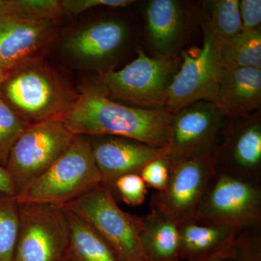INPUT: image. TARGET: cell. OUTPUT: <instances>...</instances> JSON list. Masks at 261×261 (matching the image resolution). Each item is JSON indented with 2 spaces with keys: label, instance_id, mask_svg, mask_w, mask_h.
<instances>
[{
  "label": "cell",
  "instance_id": "7402d4cb",
  "mask_svg": "<svg viewBox=\"0 0 261 261\" xmlns=\"http://www.w3.org/2000/svg\"><path fill=\"white\" fill-rule=\"evenodd\" d=\"M211 29L221 39L243 32L239 0H210L203 3Z\"/></svg>",
  "mask_w": 261,
  "mask_h": 261
},
{
  "label": "cell",
  "instance_id": "d6986e66",
  "mask_svg": "<svg viewBox=\"0 0 261 261\" xmlns=\"http://www.w3.org/2000/svg\"><path fill=\"white\" fill-rule=\"evenodd\" d=\"M180 260L192 261L224 251L238 231L227 226L199 224L193 220L178 224Z\"/></svg>",
  "mask_w": 261,
  "mask_h": 261
},
{
  "label": "cell",
  "instance_id": "5b68a950",
  "mask_svg": "<svg viewBox=\"0 0 261 261\" xmlns=\"http://www.w3.org/2000/svg\"><path fill=\"white\" fill-rule=\"evenodd\" d=\"M193 221L238 233L261 229V184L215 171Z\"/></svg>",
  "mask_w": 261,
  "mask_h": 261
},
{
  "label": "cell",
  "instance_id": "2e32d148",
  "mask_svg": "<svg viewBox=\"0 0 261 261\" xmlns=\"http://www.w3.org/2000/svg\"><path fill=\"white\" fill-rule=\"evenodd\" d=\"M185 5L176 0H151L145 8L146 32L157 57L176 58L190 25Z\"/></svg>",
  "mask_w": 261,
  "mask_h": 261
},
{
  "label": "cell",
  "instance_id": "3957f363",
  "mask_svg": "<svg viewBox=\"0 0 261 261\" xmlns=\"http://www.w3.org/2000/svg\"><path fill=\"white\" fill-rule=\"evenodd\" d=\"M102 182L90 141L77 135L64 153L16 198L20 204L65 206Z\"/></svg>",
  "mask_w": 261,
  "mask_h": 261
},
{
  "label": "cell",
  "instance_id": "44dd1931",
  "mask_svg": "<svg viewBox=\"0 0 261 261\" xmlns=\"http://www.w3.org/2000/svg\"><path fill=\"white\" fill-rule=\"evenodd\" d=\"M221 56L227 69H261L260 28L242 32L230 39H221Z\"/></svg>",
  "mask_w": 261,
  "mask_h": 261
},
{
  "label": "cell",
  "instance_id": "52a82bcc",
  "mask_svg": "<svg viewBox=\"0 0 261 261\" xmlns=\"http://www.w3.org/2000/svg\"><path fill=\"white\" fill-rule=\"evenodd\" d=\"M74 137L58 118L27 126L10 149L5 166L14 185L15 197L64 153Z\"/></svg>",
  "mask_w": 261,
  "mask_h": 261
},
{
  "label": "cell",
  "instance_id": "8992f818",
  "mask_svg": "<svg viewBox=\"0 0 261 261\" xmlns=\"http://www.w3.org/2000/svg\"><path fill=\"white\" fill-rule=\"evenodd\" d=\"M202 47L195 54L182 51L179 69L168 89L166 108L171 114L198 101L215 102L227 68L221 56V39L207 17L202 20Z\"/></svg>",
  "mask_w": 261,
  "mask_h": 261
},
{
  "label": "cell",
  "instance_id": "d590c367",
  "mask_svg": "<svg viewBox=\"0 0 261 261\" xmlns=\"http://www.w3.org/2000/svg\"><path fill=\"white\" fill-rule=\"evenodd\" d=\"M147 261H148V260H147Z\"/></svg>",
  "mask_w": 261,
  "mask_h": 261
},
{
  "label": "cell",
  "instance_id": "4fadbf2b",
  "mask_svg": "<svg viewBox=\"0 0 261 261\" xmlns=\"http://www.w3.org/2000/svg\"><path fill=\"white\" fill-rule=\"evenodd\" d=\"M211 158L216 171L261 184L260 116L226 125Z\"/></svg>",
  "mask_w": 261,
  "mask_h": 261
},
{
  "label": "cell",
  "instance_id": "5bb4252c",
  "mask_svg": "<svg viewBox=\"0 0 261 261\" xmlns=\"http://www.w3.org/2000/svg\"><path fill=\"white\" fill-rule=\"evenodd\" d=\"M128 34V27L121 20H99L72 34L65 49L77 61L106 73V66L121 51Z\"/></svg>",
  "mask_w": 261,
  "mask_h": 261
},
{
  "label": "cell",
  "instance_id": "d4e9b609",
  "mask_svg": "<svg viewBox=\"0 0 261 261\" xmlns=\"http://www.w3.org/2000/svg\"><path fill=\"white\" fill-rule=\"evenodd\" d=\"M224 261H261V229L237 233Z\"/></svg>",
  "mask_w": 261,
  "mask_h": 261
},
{
  "label": "cell",
  "instance_id": "9a60e30c",
  "mask_svg": "<svg viewBox=\"0 0 261 261\" xmlns=\"http://www.w3.org/2000/svg\"><path fill=\"white\" fill-rule=\"evenodd\" d=\"M91 142L94 162L103 182L110 186L117 178L139 173L149 161L168 154L167 149L118 137H95Z\"/></svg>",
  "mask_w": 261,
  "mask_h": 261
},
{
  "label": "cell",
  "instance_id": "cb8c5ba5",
  "mask_svg": "<svg viewBox=\"0 0 261 261\" xmlns=\"http://www.w3.org/2000/svg\"><path fill=\"white\" fill-rule=\"evenodd\" d=\"M28 125L3 98L0 99V164L5 167L10 149Z\"/></svg>",
  "mask_w": 261,
  "mask_h": 261
},
{
  "label": "cell",
  "instance_id": "4316f807",
  "mask_svg": "<svg viewBox=\"0 0 261 261\" xmlns=\"http://www.w3.org/2000/svg\"><path fill=\"white\" fill-rule=\"evenodd\" d=\"M171 167V163L168 154H163L149 161L140 170L139 174L147 187L153 188L156 192H161L167 185Z\"/></svg>",
  "mask_w": 261,
  "mask_h": 261
},
{
  "label": "cell",
  "instance_id": "277c9868",
  "mask_svg": "<svg viewBox=\"0 0 261 261\" xmlns=\"http://www.w3.org/2000/svg\"><path fill=\"white\" fill-rule=\"evenodd\" d=\"M89 225L121 261H147L141 245V220L121 210L104 182L63 206Z\"/></svg>",
  "mask_w": 261,
  "mask_h": 261
},
{
  "label": "cell",
  "instance_id": "30bf717a",
  "mask_svg": "<svg viewBox=\"0 0 261 261\" xmlns=\"http://www.w3.org/2000/svg\"><path fill=\"white\" fill-rule=\"evenodd\" d=\"M166 188L156 192L150 207L161 211L178 224L193 220L216 171L211 154L172 161Z\"/></svg>",
  "mask_w": 261,
  "mask_h": 261
},
{
  "label": "cell",
  "instance_id": "9c48e42d",
  "mask_svg": "<svg viewBox=\"0 0 261 261\" xmlns=\"http://www.w3.org/2000/svg\"><path fill=\"white\" fill-rule=\"evenodd\" d=\"M63 206L20 204V226L14 261H61L70 242Z\"/></svg>",
  "mask_w": 261,
  "mask_h": 261
},
{
  "label": "cell",
  "instance_id": "e575fe53",
  "mask_svg": "<svg viewBox=\"0 0 261 261\" xmlns=\"http://www.w3.org/2000/svg\"><path fill=\"white\" fill-rule=\"evenodd\" d=\"M2 85H3V84H0V99L3 98V94H2Z\"/></svg>",
  "mask_w": 261,
  "mask_h": 261
},
{
  "label": "cell",
  "instance_id": "1f68e13d",
  "mask_svg": "<svg viewBox=\"0 0 261 261\" xmlns=\"http://www.w3.org/2000/svg\"><path fill=\"white\" fill-rule=\"evenodd\" d=\"M228 248L225 250L224 251L219 252V253L215 254V255H210V256L202 257V258L197 259V260L192 261H224L225 255H226V252L227 251Z\"/></svg>",
  "mask_w": 261,
  "mask_h": 261
},
{
  "label": "cell",
  "instance_id": "ba28073f",
  "mask_svg": "<svg viewBox=\"0 0 261 261\" xmlns=\"http://www.w3.org/2000/svg\"><path fill=\"white\" fill-rule=\"evenodd\" d=\"M181 65L179 58H150L142 50L121 70L102 73L108 94L144 107H166L168 89Z\"/></svg>",
  "mask_w": 261,
  "mask_h": 261
},
{
  "label": "cell",
  "instance_id": "83f0119b",
  "mask_svg": "<svg viewBox=\"0 0 261 261\" xmlns=\"http://www.w3.org/2000/svg\"><path fill=\"white\" fill-rule=\"evenodd\" d=\"M135 3L132 0H63L61 6L63 12L78 15L87 10L99 7L125 8Z\"/></svg>",
  "mask_w": 261,
  "mask_h": 261
},
{
  "label": "cell",
  "instance_id": "8fae6325",
  "mask_svg": "<svg viewBox=\"0 0 261 261\" xmlns=\"http://www.w3.org/2000/svg\"><path fill=\"white\" fill-rule=\"evenodd\" d=\"M214 102L198 101L172 114L167 152L171 162L212 154L226 123Z\"/></svg>",
  "mask_w": 261,
  "mask_h": 261
},
{
  "label": "cell",
  "instance_id": "ac0fdd59",
  "mask_svg": "<svg viewBox=\"0 0 261 261\" xmlns=\"http://www.w3.org/2000/svg\"><path fill=\"white\" fill-rule=\"evenodd\" d=\"M140 220L141 245L147 260L181 261L178 223L152 207Z\"/></svg>",
  "mask_w": 261,
  "mask_h": 261
},
{
  "label": "cell",
  "instance_id": "e0dca14e",
  "mask_svg": "<svg viewBox=\"0 0 261 261\" xmlns=\"http://www.w3.org/2000/svg\"><path fill=\"white\" fill-rule=\"evenodd\" d=\"M225 118H248L261 105V69L226 70L214 102Z\"/></svg>",
  "mask_w": 261,
  "mask_h": 261
},
{
  "label": "cell",
  "instance_id": "6da1fadb",
  "mask_svg": "<svg viewBox=\"0 0 261 261\" xmlns=\"http://www.w3.org/2000/svg\"><path fill=\"white\" fill-rule=\"evenodd\" d=\"M58 119L74 136L124 137L167 149L172 114L166 108L129 107L89 90Z\"/></svg>",
  "mask_w": 261,
  "mask_h": 261
},
{
  "label": "cell",
  "instance_id": "7c38bea8",
  "mask_svg": "<svg viewBox=\"0 0 261 261\" xmlns=\"http://www.w3.org/2000/svg\"><path fill=\"white\" fill-rule=\"evenodd\" d=\"M56 20L25 15L0 16V67L11 72L42 61L54 40Z\"/></svg>",
  "mask_w": 261,
  "mask_h": 261
},
{
  "label": "cell",
  "instance_id": "ffe728a7",
  "mask_svg": "<svg viewBox=\"0 0 261 261\" xmlns=\"http://www.w3.org/2000/svg\"><path fill=\"white\" fill-rule=\"evenodd\" d=\"M66 211L70 229L66 255L70 261H121L94 229L75 215Z\"/></svg>",
  "mask_w": 261,
  "mask_h": 261
},
{
  "label": "cell",
  "instance_id": "484cf974",
  "mask_svg": "<svg viewBox=\"0 0 261 261\" xmlns=\"http://www.w3.org/2000/svg\"><path fill=\"white\" fill-rule=\"evenodd\" d=\"M111 185L120 198L128 205L139 206L144 203L147 196V185L139 173H128L117 178Z\"/></svg>",
  "mask_w": 261,
  "mask_h": 261
},
{
  "label": "cell",
  "instance_id": "f1b7e54d",
  "mask_svg": "<svg viewBox=\"0 0 261 261\" xmlns=\"http://www.w3.org/2000/svg\"><path fill=\"white\" fill-rule=\"evenodd\" d=\"M243 32L260 28V0H242L240 1Z\"/></svg>",
  "mask_w": 261,
  "mask_h": 261
},
{
  "label": "cell",
  "instance_id": "d6a6232c",
  "mask_svg": "<svg viewBox=\"0 0 261 261\" xmlns=\"http://www.w3.org/2000/svg\"><path fill=\"white\" fill-rule=\"evenodd\" d=\"M10 72L0 67V84H3L5 81L8 80Z\"/></svg>",
  "mask_w": 261,
  "mask_h": 261
},
{
  "label": "cell",
  "instance_id": "4dcf8cb0",
  "mask_svg": "<svg viewBox=\"0 0 261 261\" xmlns=\"http://www.w3.org/2000/svg\"><path fill=\"white\" fill-rule=\"evenodd\" d=\"M0 195L15 196L14 185L6 167L0 164Z\"/></svg>",
  "mask_w": 261,
  "mask_h": 261
},
{
  "label": "cell",
  "instance_id": "603a6c76",
  "mask_svg": "<svg viewBox=\"0 0 261 261\" xmlns=\"http://www.w3.org/2000/svg\"><path fill=\"white\" fill-rule=\"evenodd\" d=\"M20 226V203L15 196L0 195V261H14Z\"/></svg>",
  "mask_w": 261,
  "mask_h": 261
},
{
  "label": "cell",
  "instance_id": "f546056e",
  "mask_svg": "<svg viewBox=\"0 0 261 261\" xmlns=\"http://www.w3.org/2000/svg\"><path fill=\"white\" fill-rule=\"evenodd\" d=\"M10 14L27 15L24 0H0V16Z\"/></svg>",
  "mask_w": 261,
  "mask_h": 261
},
{
  "label": "cell",
  "instance_id": "836d02e7",
  "mask_svg": "<svg viewBox=\"0 0 261 261\" xmlns=\"http://www.w3.org/2000/svg\"><path fill=\"white\" fill-rule=\"evenodd\" d=\"M61 261H70V259L68 258V257L67 255H65L64 257H63V260Z\"/></svg>",
  "mask_w": 261,
  "mask_h": 261
},
{
  "label": "cell",
  "instance_id": "7a4b0ae2",
  "mask_svg": "<svg viewBox=\"0 0 261 261\" xmlns=\"http://www.w3.org/2000/svg\"><path fill=\"white\" fill-rule=\"evenodd\" d=\"M7 104L29 124L58 118L80 94L42 61L10 72L2 85Z\"/></svg>",
  "mask_w": 261,
  "mask_h": 261
}]
</instances>
